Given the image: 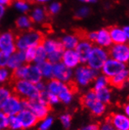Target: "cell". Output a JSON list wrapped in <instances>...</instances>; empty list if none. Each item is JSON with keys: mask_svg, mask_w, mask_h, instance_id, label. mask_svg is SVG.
<instances>
[{"mask_svg": "<svg viewBox=\"0 0 129 130\" xmlns=\"http://www.w3.org/2000/svg\"><path fill=\"white\" fill-rule=\"evenodd\" d=\"M45 37L42 32L29 29L23 31L16 35V50L24 51L31 46H37L40 45L44 40Z\"/></svg>", "mask_w": 129, "mask_h": 130, "instance_id": "cell-1", "label": "cell"}, {"mask_svg": "<svg viewBox=\"0 0 129 130\" xmlns=\"http://www.w3.org/2000/svg\"><path fill=\"white\" fill-rule=\"evenodd\" d=\"M13 93L22 100H31L40 96L41 92L36 84L24 79L12 80L10 82Z\"/></svg>", "mask_w": 129, "mask_h": 130, "instance_id": "cell-2", "label": "cell"}, {"mask_svg": "<svg viewBox=\"0 0 129 130\" xmlns=\"http://www.w3.org/2000/svg\"><path fill=\"white\" fill-rule=\"evenodd\" d=\"M18 79H24L34 84L43 80L38 65L35 63H25L13 71L12 80Z\"/></svg>", "mask_w": 129, "mask_h": 130, "instance_id": "cell-3", "label": "cell"}, {"mask_svg": "<svg viewBox=\"0 0 129 130\" xmlns=\"http://www.w3.org/2000/svg\"><path fill=\"white\" fill-rule=\"evenodd\" d=\"M81 104L96 117L103 115L106 109V104L98 100L93 89L88 91L81 97Z\"/></svg>", "mask_w": 129, "mask_h": 130, "instance_id": "cell-4", "label": "cell"}, {"mask_svg": "<svg viewBox=\"0 0 129 130\" xmlns=\"http://www.w3.org/2000/svg\"><path fill=\"white\" fill-rule=\"evenodd\" d=\"M98 76V71L88 65H79L73 71V82L77 87H86L93 82Z\"/></svg>", "mask_w": 129, "mask_h": 130, "instance_id": "cell-5", "label": "cell"}, {"mask_svg": "<svg viewBox=\"0 0 129 130\" xmlns=\"http://www.w3.org/2000/svg\"><path fill=\"white\" fill-rule=\"evenodd\" d=\"M24 108L29 109L38 118L42 120L47 117L50 112L51 106L47 103L42 95L40 96L31 100H23Z\"/></svg>", "mask_w": 129, "mask_h": 130, "instance_id": "cell-6", "label": "cell"}, {"mask_svg": "<svg viewBox=\"0 0 129 130\" xmlns=\"http://www.w3.org/2000/svg\"><path fill=\"white\" fill-rule=\"evenodd\" d=\"M109 57V53L106 49L97 45H93L86 63L89 68L98 71L103 68Z\"/></svg>", "mask_w": 129, "mask_h": 130, "instance_id": "cell-7", "label": "cell"}, {"mask_svg": "<svg viewBox=\"0 0 129 130\" xmlns=\"http://www.w3.org/2000/svg\"><path fill=\"white\" fill-rule=\"evenodd\" d=\"M110 58L126 63L129 61V44H113L108 51Z\"/></svg>", "mask_w": 129, "mask_h": 130, "instance_id": "cell-8", "label": "cell"}, {"mask_svg": "<svg viewBox=\"0 0 129 130\" xmlns=\"http://www.w3.org/2000/svg\"><path fill=\"white\" fill-rule=\"evenodd\" d=\"M23 108V100L13 92V94L6 100L1 110L8 116H13L16 115Z\"/></svg>", "mask_w": 129, "mask_h": 130, "instance_id": "cell-9", "label": "cell"}, {"mask_svg": "<svg viewBox=\"0 0 129 130\" xmlns=\"http://www.w3.org/2000/svg\"><path fill=\"white\" fill-rule=\"evenodd\" d=\"M73 71L66 67L63 63L59 62L53 64L52 78L64 83H70L73 82Z\"/></svg>", "mask_w": 129, "mask_h": 130, "instance_id": "cell-10", "label": "cell"}, {"mask_svg": "<svg viewBox=\"0 0 129 130\" xmlns=\"http://www.w3.org/2000/svg\"><path fill=\"white\" fill-rule=\"evenodd\" d=\"M124 69H126L125 63H121L113 58H108L103 64V68H101V71L103 75L109 79Z\"/></svg>", "mask_w": 129, "mask_h": 130, "instance_id": "cell-11", "label": "cell"}, {"mask_svg": "<svg viewBox=\"0 0 129 130\" xmlns=\"http://www.w3.org/2000/svg\"><path fill=\"white\" fill-rule=\"evenodd\" d=\"M0 51L11 55L16 51V35L11 31L0 34Z\"/></svg>", "mask_w": 129, "mask_h": 130, "instance_id": "cell-12", "label": "cell"}, {"mask_svg": "<svg viewBox=\"0 0 129 130\" xmlns=\"http://www.w3.org/2000/svg\"><path fill=\"white\" fill-rule=\"evenodd\" d=\"M16 116L20 120L22 129H27L32 128L34 125H36L39 122L38 118L34 115V114L32 111L27 108H23L16 115Z\"/></svg>", "mask_w": 129, "mask_h": 130, "instance_id": "cell-13", "label": "cell"}, {"mask_svg": "<svg viewBox=\"0 0 129 130\" xmlns=\"http://www.w3.org/2000/svg\"><path fill=\"white\" fill-rule=\"evenodd\" d=\"M93 43L89 42L85 38H82L78 42L75 50L78 53L81 63H85L89 57V54L93 50Z\"/></svg>", "mask_w": 129, "mask_h": 130, "instance_id": "cell-14", "label": "cell"}, {"mask_svg": "<svg viewBox=\"0 0 129 130\" xmlns=\"http://www.w3.org/2000/svg\"><path fill=\"white\" fill-rule=\"evenodd\" d=\"M61 63L68 68L73 70L79 66L81 61L75 50H64L62 54Z\"/></svg>", "mask_w": 129, "mask_h": 130, "instance_id": "cell-15", "label": "cell"}, {"mask_svg": "<svg viewBox=\"0 0 129 130\" xmlns=\"http://www.w3.org/2000/svg\"><path fill=\"white\" fill-rule=\"evenodd\" d=\"M77 88L78 87L73 82L70 83H65V85L57 95L60 101L64 104H70L73 99V95L77 91Z\"/></svg>", "mask_w": 129, "mask_h": 130, "instance_id": "cell-16", "label": "cell"}, {"mask_svg": "<svg viewBox=\"0 0 129 130\" xmlns=\"http://www.w3.org/2000/svg\"><path fill=\"white\" fill-rule=\"evenodd\" d=\"M108 120L117 130H129V118L122 113H114L110 115Z\"/></svg>", "mask_w": 129, "mask_h": 130, "instance_id": "cell-17", "label": "cell"}, {"mask_svg": "<svg viewBox=\"0 0 129 130\" xmlns=\"http://www.w3.org/2000/svg\"><path fill=\"white\" fill-rule=\"evenodd\" d=\"M25 63L26 61L24 51L16 50L10 56L6 68L10 69L11 71H13Z\"/></svg>", "mask_w": 129, "mask_h": 130, "instance_id": "cell-18", "label": "cell"}, {"mask_svg": "<svg viewBox=\"0 0 129 130\" xmlns=\"http://www.w3.org/2000/svg\"><path fill=\"white\" fill-rule=\"evenodd\" d=\"M94 43H96L97 46L104 49L109 48L113 45V42L110 38L109 30L106 28H103L96 31V39Z\"/></svg>", "mask_w": 129, "mask_h": 130, "instance_id": "cell-19", "label": "cell"}, {"mask_svg": "<svg viewBox=\"0 0 129 130\" xmlns=\"http://www.w3.org/2000/svg\"><path fill=\"white\" fill-rule=\"evenodd\" d=\"M108 30L109 32V35L110 38H111L112 42L114 44L127 43V39L123 28H121V27L117 26H113L111 27H109Z\"/></svg>", "mask_w": 129, "mask_h": 130, "instance_id": "cell-20", "label": "cell"}, {"mask_svg": "<svg viewBox=\"0 0 129 130\" xmlns=\"http://www.w3.org/2000/svg\"><path fill=\"white\" fill-rule=\"evenodd\" d=\"M41 45L43 46L47 55L56 52H63L64 50V48L63 47L60 40L45 38Z\"/></svg>", "mask_w": 129, "mask_h": 130, "instance_id": "cell-21", "label": "cell"}, {"mask_svg": "<svg viewBox=\"0 0 129 130\" xmlns=\"http://www.w3.org/2000/svg\"><path fill=\"white\" fill-rule=\"evenodd\" d=\"M109 80L110 86L119 89L122 88L129 81V71L127 69H124Z\"/></svg>", "mask_w": 129, "mask_h": 130, "instance_id": "cell-22", "label": "cell"}, {"mask_svg": "<svg viewBox=\"0 0 129 130\" xmlns=\"http://www.w3.org/2000/svg\"><path fill=\"white\" fill-rule=\"evenodd\" d=\"M80 39V37L75 33L63 35L60 41L64 50H75Z\"/></svg>", "mask_w": 129, "mask_h": 130, "instance_id": "cell-23", "label": "cell"}, {"mask_svg": "<svg viewBox=\"0 0 129 130\" xmlns=\"http://www.w3.org/2000/svg\"><path fill=\"white\" fill-rule=\"evenodd\" d=\"M49 16L47 10L41 6H37L31 11L30 18L33 23L42 24L46 21Z\"/></svg>", "mask_w": 129, "mask_h": 130, "instance_id": "cell-24", "label": "cell"}, {"mask_svg": "<svg viewBox=\"0 0 129 130\" xmlns=\"http://www.w3.org/2000/svg\"><path fill=\"white\" fill-rule=\"evenodd\" d=\"M38 67L39 68V71L41 72V75L42 77V79L49 80L52 78V71H53V64L50 63L49 60H45L39 64Z\"/></svg>", "mask_w": 129, "mask_h": 130, "instance_id": "cell-25", "label": "cell"}, {"mask_svg": "<svg viewBox=\"0 0 129 130\" xmlns=\"http://www.w3.org/2000/svg\"><path fill=\"white\" fill-rule=\"evenodd\" d=\"M45 84H46L47 92H51V93H53L55 95H58L59 92L63 89V86L65 85V83L55 78H51L45 82Z\"/></svg>", "mask_w": 129, "mask_h": 130, "instance_id": "cell-26", "label": "cell"}, {"mask_svg": "<svg viewBox=\"0 0 129 130\" xmlns=\"http://www.w3.org/2000/svg\"><path fill=\"white\" fill-rule=\"evenodd\" d=\"M33 22L31 21L30 17L27 15H22L19 17L16 21V26L18 29H20L21 31H27L31 29Z\"/></svg>", "mask_w": 129, "mask_h": 130, "instance_id": "cell-27", "label": "cell"}, {"mask_svg": "<svg viewBox=\"0 0 129 130\" xmlns=\"http://www.w3.org/2000/svg\"><path fill=\"white\" fill-rule=\"evenodd\" d=\"M96 97L99 101L102 103L107 104L109 103L110 100H111V91L109 89V87H105L103 89H101L99 90L95 91Z\"/></svg>", "mask_w": 129, "mask_h": 130, "instance_id": "cell-28", "label": "cell"}, {"mask_svg": "<svg viewBox=\"0 0 129 130\" xmlns=\"http://www.w3.org/2000/svg\"><path fill=\"white\" fill-rule=\"evenodd\" d=\"M12 94V89L6 86H0V110L3 109L6 100Z\"/></svg>", "mask_w": 129, "mask_h": 130, "instance_id": "cell-29", "label": "cell"}, {"mask_svg": "<svg viewBox=\"0 0 129 130\" xmlns=\"http://www.w3.org/2000/svg\"><path fill=\"white\" fill-rule=\"evenodd\" d=\"M94 85H93V90L97 91L101 89H103L107 87L109 85V80L105 75H98L96 79L94 80Z\"/></svg>", "mask_w": 129, "mask_h": 130, "instance_id": "cell-30", "label": "cell"}, {"mask_svg": "<svg viewBox=\"0 0 129 130\" xmlns=\"http://www.w3.org/2000/svg\"><path fill=\"white\" fill-rule=\"evenodd\" d=\"M12 80V71L7 68H0V86H5L6 83Z\"/></svg>", "mask_w": 129, "mask_h": 130, "instance_id": "cell-31", "label": "cell"}, {"mask_svg": "<svg viewBox=\"0 0 129 130\" xmlns=\"http://www.w3.org/2000/svg\"><path fill=\"white\" fill-rule=\"evenodd\" d=\"M47 60V53L44 50L43 46L40 44L37 46L36 49V55H35V59L34 61V63L39 64L45 60Z\"/></svg>", "mask_w": 129, "mask_h": 130, "instance_id": "cell-32", "label": "cell"}, {"mask_svg": "<svg viewBox=\"0 0 129 130\" xmlns=\"http://www.w3.org/2000/svg\"><path fill=\"white\" fill-rule=\"evenodd\" d=\"M41 95L43 96V98L45 100H46V102L50 106L57 105V104H58L60 102L57 95H55L53 93H51V92H49L46 90H45V92H42Z\"/></svg>", "mask_w": 129, "mask_h": 130, "instance_id": "cell-33", "label": "cell"}, {"mask_svg": "<svg viewBox=\"0 0 129 130\" xmlns=\"http://www.w3.org/2000/svg\"><path fill=\"white\" fill-rule=\"evenodd\" d=\"M37 46H31V47L26 49L24 51L26 63H34V61L35 59V55H36Z\"/></svg>", "mask_w": 129, "mask_h": 130, "instance_id": "cell-34", "label": "cell"}, {"mask_svg": "<svg viewBox=\"0 0 129 130\" xmlns=\"http://www.w3.org/2000/svg\"><path fill=\"white\" fill-rule=\"evenodd\" d=\"M39 130H49L53 125L54 119L52 116L48 115L43 119L39 120Z\"/></svg>", "mask_w": 129, "mask_h": 130, "instance_id": "cell-35", "label": "cell"}, {"mask_svg": "<svg viewBox=\"0 0 129 130\" xmlns=\"http://www.w3.org/2000/svg\"><path fill=\"white\" fill-rule=\"evenodd\" d=\"M13 6L17 10L24 13H27L30 10V3L26 0H15L13 1Z\"/></svg>", "mask_w": 129, "mask_h": 130, "instance_id": "cell-36", "label": "cell"}, {"mask_svg": "<svg viewBox=\"0 0 129 130\" xmlns=\"http://www.w3.org/2000/svg\"><path fill=\"white\" fill-rule=\"evenodd\" d=\"M8 128L11 130H20L22 129L21 124L20 122L19 118L16 115L9 116L8 120Z\"/></svg>", "mask_w": 129, "mask_h": 130, "instance_id": "cell-37", "label": "cell"}, {"mask_svg": "<svg viewBox=\"0 0 129 130\" xmlns=\"http://www.w3.org/2000/svg\"><path fill=\"white\" fill-rule=\"evenodd\" d=\"M60 121L62 124V125L65 128H70V125H71V121H72V117L70 114L66 113V114H63L62 115H60Z\"/></svg>", "mask_w": 129, "mask_h": 130, "instance_id": "cell-38", "label": "cell"}, {"mask_svg": "<svg viewBox=\"0 0 129 130\" xmlns=\"http://www.w3.org/2000/svg\"><path fill=\"white\" fill-rule=\"evenodd\" d=\"M8 120L9 116L3 110H0V130H5L8 128Z\"/></svg>", "mask_w": 129, "mask_h": 130, "instance_id": "cell-39", "label": "cell"}, {"mask_svg": "<svg viewBox=\"0 0 129 130\" xmlns=\"http://www.w3.org/2000/svg\"><path fill=\"white\" fill-rule=\"evenodd\" d=\"M61 9V5L59 3H52L48 7L47 12L49 15H55L60 12Z\"/></svg>", "mask_w": 129, "mask_h": 130, "instance_id": "cell-40", "label": "cell"}, {"mask_svg": "<svg viewBox=\"0 0 129 130\" xmlns=\"http://www.w3.org/2000/svg\"><path fill=\"white\" fill-rule=\"evenodd\" d=\"M89 13H90L89 8H88L86 6H83V7L79 8L76 11L75 17H76V18H78V19H81V18L86 17L89 14Z\"/></svg>", "mask_w": 129, "mask_h": 130, "instance_id": "cell-41", "label": "cell"}, {"mask_svg": "<svg viewBox=\"0 0 129 130\" xmlns=\"http://www.w3.org/2000/svg\"><path fill=\"white\" fill-rule=\"evenodd\" d=\"M99 130H115V128L108 118H106L104 122L99 124Z\"/></svg>", "mask_w": 129, "mask_h": 130, "instance_id": "cell-42", "label": "cell"}, {"mask_svg": "<svg viewBox=\"0 0 129 130\" xmlns=\"http://www.w3.org/2000/svg\"><path fill=\"white\" fill-rule=\"evenodd\" d=\"M10 56V54L0 51V68H6Z\"/></svg>", "mask_w": 129, "mask_h": 130, "instance_id": "cell-43", "label": "cell"}, {"mask_svg": "<svg viewBox=\"0 0 129 130\" xmlns=\"http://www.w3.org/2000/svg\"><path fill=\"white\" fill-rule=\"evenodd\" d=\"M98 129H99V124L93 123L81 128L79 130H98Z\"/></svg>", "mask_w": 129, "mask_h": 130, "instance_id": "cell-44", "label": "cell"}, {"mask_svg": "<svg viewBox=\"0 0 129 130\" xmlns=\"http://www.w3.org/2000/svg\"><path fill=\"white\" fill-rule=\"evenodd\" d=\"M13 3L12 0H0V4L4 6H7L11 5Z\"/></svg>", "mask_w": 129, "mask_h": 130, "instance_id": "cell-45", "label": "cell"}, {"mask_svg": "<svg viewBox=\"0 0 129 130\" xmlns=\"http://www.w3.org/2000/svg\"><path fill=\"white\" fill-rule=\"evenodd\" d=\"M124 115L129 118V103L126 104L124 106Z\"/></svg>", "mask_w": 129, "mask_h": 130, "instance_id": "cell-46", "label": "cell"}, {"mask_svg": "<svg viewBox=\"0 0 129 130\" xmlns=\"http://www.w3.org/2000/svg\"><path fill=\"white\" fill-rule=\"evenodd\" d=\"M6 12V7L3 5L0 4V19L3 17L4 13Z\"/></svg>", "mask_w": 129, "mask_h": 130, "instance_id": "cell-47", "label": "cell"}, {"mask_svg": "<svg viewBox=\"0 0 129 130\" xmlns=\"http://www.w3.org/2000/svg\"><path fill=\"white\" fill-rule=\"evenodd\" d=\"M123 29H124V32H125V34H126L127 41L129 42V25H128V26H125Z\"/></svg>", "mask_w": 129, "mask_h": 130, "instance_id": "cell-48", "label": "cell"}, {"mask_svg": "<svg viewBox=\"0 0 129 130\" xmlns=\"http://www.w3.org/2000/svg\"><path fill=\"white\" fill-rule=\"evenodd\" d=\"M78 1L84 3H95L97 2V0H78Z\"/></svg>", "mask_w": 129, "mask_h": 130, "instance_id": "cell-49", "label": "cell"}, {"mask_svg": "<svg viewBox=\"0 0 129 130\" xmlns=\"http://www.w3.org/2000/svg\"><path fill=\"white\" fill-rule=\"evenodd\" d=\"M49 0H35V3H38L42 4V3H47V2H49Z\"/></svg>", "mask_w": 129, "mask_h": 130, "instance_id": "cell-50", "label": "cell"}, {"mask_svg": "<svg viewBox=\"0 0 129 130\" xmlns=\"http://www.w3.org/2000/svg\"><path fill=\"white\" fill-rule=\"evenodd\" d=\"M27 2H28L29 3H34L35 2V0H26Z\"/></svg>", "mask_w": 129, "mask_h": 130, "instance_id": "cell-51", "label": "cell"}, {"mask_svg": "<svg viewBox=\"0 0 129 130\" xmlns=\"http://www.w3.org/2000/svg\"><path fill=\"white\" fill-rule=\"evenodd\" d=\"M12 1H13H13H15V0H12Z\"/></svg>", "mask_w": 129, "mask_h": 130, "instance_id": "cell-52", "label": "cell"}, {"mask_svg": "<svg viewBox=\"0 0 129 130\" xmlns=\"http://www.w3.org/2000/svg\"><path fill=\"white\" fill-rule=\"evenodd\" d=\"M128 100H129V96H128Z\"/></svg>", "mask_w": 129, "mask_h": 130, "instance_id": "cell-53", "label": "cell"}, {"mask_svg": "<svg viewBox=\"0 0 129 130\" xmlns=\"http://www.w3.org/2000/svg\"><path fill=\"white\" fill-rule=\"evenodd\" d=\"M115 130H117V129H115Z\"/></svg>", "mask_w": 129, "mask_h": 130, "instance_id": "cell-54", "label": "cell"}, {"mask_svg": "<svg viewBox=\"0 0 129 130\" xmlns=\"http://www.w3.org/2000/svg\"><path fill=\"white\" fill-rule=\"evenodd\" d=\"M98 130H99V129H98Z\"/></svg>", "mask_w": 129, "mask_h": 130, "instance_id": "cell-55", "label": "cell"}]
</instances>
